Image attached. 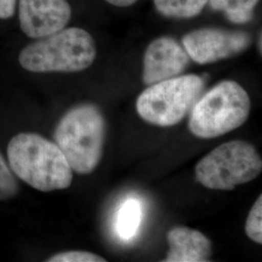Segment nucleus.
Here are the masks:
<instances>
[{
    "instance_id": "f257e3e1",
    "label": "nucleus",
    "mask_w": 262,
    "mask_h": 262,
    "mask_svg": "<svg viewBox=\"0 0 262 262\" xmlns=\"http://www.w3.org/2000/svg\"><path fill=\"white\" fill-rule=\"evenodd\" d=\"M11 170L30 187L44 192L66 189L72 169L56 143L36 133H19L9 142Z\"/></svg>"
},
{
    "instance_id": "f03ea898",
    "label": "nucleus",
    "mask_w": 262,
    "mask_h": 262,
    "mask_svg": "<svg viewBox=\"0 0 262 262\" xmlns=\"http://www.w3.org/2000/svg\"><path fill=\"white\" fill-rule=\"evenodd\" d=\"M106 122L94 104H81L70 109L56 125L54 138L72 170L90 174L103 155Z\"/></svg>"
},
{
    "instance_id": "7ed1b4c3",
    "label": "nucleus",
    "mask_w": 262,
    "mask_h": 262,
    "mask_svg": "<svg viewBox=\"0 0 262 262\" xmlns=\"http://www.w3.org/2000/svg\"><path fill=\"white\" fill-rule=\"evenodd\" d=\"M96 57L93 36L84 29L66 28L43 37L21 50L19 64L34 73L79 72Z\"/></svg>"
},
{
    "instance_id": "20e7f679",
    "label": "nucleus",
    "mask_w": 262,
    "mask_h": 262,
    "mask_svg": "<svg viewBox=\"0 0 262 262\" xmlns=\"http://www.w3.org/2000/svg\"><path fill=\"white\" fill-rule=\"evenodd\" d=\"M251 112V99L242 85L223 81L200 96L189 112L188 129L198 138L212 139L243 125Z\"/></svg>"
},
{
    "instance_id": "39448f33",
    "label": "nucleus",
    "mask_w": 262,
    "mask_h": 262,
    "mask_svg": "<svg viewBox=\"0 0 262 262\" xmlns=\"http://www.w3.org/2000/svg\"><path fill=\"white\" fill-rule=\"evenodd\" d=\"M205 82L199 76H177L150 84L139 95L136 109L150 124L168 127L178 124L201 96Z\"/></svg>"
},
{
    "instance_id": "423d86ee",
    "label": "nucleus",
    "mask_w": 262,
    "mask_h": 262,
    "mask_svg": "<svg viewBox=\"0 0 262 262\" xmlns=\"http://www.w3.org/2000/svg\"><path fill=\"white\" fill-rule=\"evenodd\" d=\"M262 170L260 155L245 141H230L210 151L195 166V178L203 187L232 190L256 178Z\"/></svg>"
},
{
    "instance_id": "0eeeda50",
    "label": "nucleus",
    "mask_w": 262,
    "mask_h": 262,
    "mask_svg": "<svg viewBox=\"0 0 262 262\" xmlns=\"http://www.w3.org/2000/svg\"><path fill=\"white\" fill-rule=\"evenodd\" d=\"M252 37L243 31L206 28L193 30L182 39L189 57L198 64L214 63L242 53Z\"/></svg>"
},
{
    "instance_id": "6e6552de",
    "label": "nucleus",
    "mask_w": 262,
    "mask_h": 262,
    "mask_svg": "<svg viewBox=\"0 0 262 262\" xmlns=\"http://www.w3.org/2000/svg\"><path fill=\"white\" fill-rule=\"evenodd\" d=\"M19 25L28 37L43 38L63 29L71 18L66 0H19Z\"/></svg>"
},
{
    "instance_id": "1a4fd4ad",
    "label": "nucleus",
    "mask_w": 262,
    "mask_h": 262,
    "mask_svg": "<svg viewBox=\"0 0 262 262\" xmlns=\"http://www.w3.org/2000/svg\"><path fill=\"white\" fill-rule=\"evenodd\" d=\"M186 49L171 37L154 40L144 55L143 82L156 84L180 75L189 64Z\"/></svg>"
},
{
    "instance_id": "9d476101",
    "label": "nucleus",
    "mask_w": 262,
    "mask_h": 262,
    "mask_svg": "<svg viewBox=\"0 0 262 262\" xmlns=\"http://www.w3.org/2000/svg\"><path fill=\"white\" fill-rule=\"evenodd\" d=\"M169 252L165 262L210 261L212 243L198 230L177 226L167 232Z\"/></svg>"
},
{
    "instance_id": "9b49d317",
    "label": "nucleus",
    "mask_w": 262,
    "mask_h": 262,
    "mask_svg": "<svg viewBox=\"0 0 262 262\" xmlns=\"http://www.w3.org/2000/svg\"><path fill=\"white\" fill-rule=\"evenodd\" d=\"M142 217L140 201L135 198L127 199L121 207L117 219V231L122 240L127 241L136 234Z\"/></svg>"
},
{
    "instance_id": "f8f14e48",
    "label": "nucleus",
    "mask_w": 262,
    "mask_h": 262,
    "mask_svg": "<svg viewBox=\"0 0 262 262\" xmlns=\"http://www.w3.org/2000/svg\"><path fill=\"white\" fill-rule=\"evenodd\" d=\"M154 2L157 10L165 17L188 19L200 14L208 0H154Z\"/></svg>"
},
{
    "instance_id": "ddd939ff",
    "label": "nucleus",
    "mask_w": 262,
    "mask_h": 262,
    "mask_svg": "<svg viewBox=\"0 0 262 262\" xmlns=\"http://www.w3.org/2000/svg\"><path fill=\"white\" fill-rule=\"evenodd\" d=\"M259 0H208L212 9L224 12L234 24H245L253 18V10Z\"/></svg>"
},
{
    "instance_id": "4468645a",
    "label": "nucleus",
    "mask_w": 262,
    "mask_h": 262,
    "mask_svg": "<svg viewBox=\"0 0 262 262\" xmlns=\"http://www.w3.org/2000/svg\"><path fill=\"white\" fill-rule=\"evenodd\" d=\"M19 185L0 152V201H7L18 193Z\"/></svg>"
},
{
    "instance_id": "2eb2a0df",
    "label": "nucleus",
    "mask_w": 262,
    "mask_h": 262,
    "mask_svg": "<svg viewBox=\"0 0 262 262\" xmlns=\"http://www.w3.org/2000/svg\"><path fill=\"white\" fill-rule=\"evenodd\" d=\"M246 234L255 243L262 244V196L256 199L250 211L246 226Z\"/></svg>"
},
{
    "instance_id": "dca6fc26",
    "label": "nucleus",
    "mask_w": 262,
    "mask_h": 262,
    "mask_svg": "<svg viewBox=\"0 0 262 262\" xmlns=\"http://www.w3.org/2000/svg\"><path fill=\"white\" fill-rule=\"evenodd\" d=\"M49 262H105L106 259L95 253L83 251H72L57 253L50 257Z\"/></svg>"
},
{
    "instance_id": "f3484780",
    "label": "nucleus",
    "mask_w": 262,
    "mask_h": 262,
    "mask_svg": "<svg viewBox=\"0 0 262 262\" xmlns=\"http://www.w3.org/2000/svg\"><path fill=\"white\" fill-rule=\"evenodd\" d=\"M16 0H0V19H10L15 13Z\"/></svg>"
},
{
    "instance_id": "a211bd4d",
    "label": "nucleus",
    "mask_w": 262,
    "mask_h": 262,
    "mask_svg": "<svg viewBox=\"0 0 262 262\" xmlns=\"http://www.w3.org/2000/svg\"><path fill=\"white\" fill-rule=\"evenodd\" d=\"M106 1L118 7H128L133 5L137 0H106Z\"/></svg>"
}]
</instances>
